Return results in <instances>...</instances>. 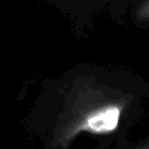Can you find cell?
I'll list each match as a JSON object with an SVG mask.
<instances>
[{
  "label": "cell",
  "mask_w": 149,
  "mask_h": 149,
  "mask_svg": "<svg viewBox=\"0 0 149 149\" xmlns=\"http://www.w3.org/2000/svg\"><path fill=\"white\" fill-rule=\"evenodd\" d=\"M135 18L139 24L149 22V0H143L139 4L136 12H135Z\"/></svg>",
  "instance_id": "7a4b0ae2"
},
{
  "label": "cell",
  "mask_w": 149,
  "mask_h": 149,
  "mask_svg": "<svg viewBox=\"0 0 149 149\" xmlns=\"http://www.w3.org/2000/svg\"><path fill=\"white\" fill-rule=\"evenodd\" d=\"M131 98L118 89L106 85L86 84L80 88L74 101L73 111L65 120L58 140L60 145L68 143L81 132L93 135H109L118 128L123 113Z\"/></svg>",
  "instance_id": "6da1fadb"
},
{
  "label": "cell",
  "mask_w": 149,
  "mask_h": 149,
  "mask_svg": "<svg viewBox=\"0 0 149 149\" xmlns=\"http://www.w3.org/2000/svg\"><path fill=\"white\" fill-rule=\"evenodd\" d=\"M136 147L137 148H141V149H149V139H147L145 141H143V143H139Z\"/></svg>",
  "instance_id": "3957f363"
}]
</instances>
